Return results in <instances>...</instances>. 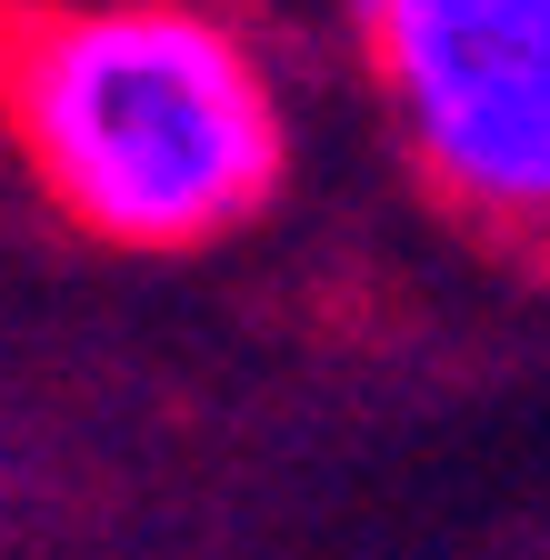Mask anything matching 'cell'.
I'll return each mask as SVG.
<instances>
[{
  "instance_id": "cell-1",
  "label": "cell",
  "mask_w": 550,
  "mask_h": 560,
  "mask_svg": "<svg viewBox=\"0 0 550 560\" xmlns=\"http://www.w3.org/2000/svg\"><path fill=\"white\" fill-rule=\"evenodd\" d=\"M0 120L40 190L120 250H200L281 180L270 81L180 0L0 11Z\"/></svg>"
},
{
  "instance_id": "cell-2",
  "label": "cell",
  "mask_w": 550,
  "mask_h": 560,
  "mask_svg": "<svg viewBox=\"0 0 550 560\" xmlns=\"http://www.w3.org/2000/svg\"><path fill=\"white\" fill-rule=\"evenodd\" d=\"M381 70L460 210L550 221V0H390Z\"/></svg>"
},
{
  "instance_id": "cell-3",
  "label": "cell",
  "mask_w": 550,
  "mask_h": 560,
  "mask_svg": "<svg viewBox=\"0 0 550 560\" xmlns=\"http://www.w3.org/2000/svg\"><path fill=\"white\" fill-rule=\"evenodd\" d=\"M351 11H361V21H371V31H381V21H390V0H351Z\"/></svg>"
}]
</instances>
